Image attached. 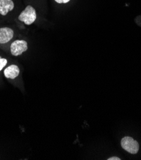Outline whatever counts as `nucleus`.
I'll use <instances>...</instances> for the list:
<instances>
[{"label": "nucleus", "mask_w": 141, "mask_h": 160, "mask_svg": "<svg viewBox=\"0 0 141 160\" xmlns=\"http://www.w3.org/2000/svg\"><path fill=\"white\" fill-rule=\"evenodd\" d=\"M36 12L35 8L31 5H27L26 8L20 13L19 20L25 24L29 26L33 24L36 20Z\"/></svg>", "instance_id": "f257e3e1"}, {"label": "nucleus", "mask_w": 141, "mask_h": 160, "mask_svg": "<svg viewBox=\"0 0 141 160\" xmlns=\"http://www.w3.org/2000/svg\"><path fill=\"white\" fill-rule=\"evenodd\" d=\"M28 49L27 42L24 40H17L13 42L10 45V52L13 56L22 55Z\"/></svg>", "instance_id": "f03ea898"}, {"label": "nucleus", "mask_w": 141, "mask_h": 160, "mask_svg": "<svg viewBox=\"0 0 141 160\" xmlns=\"http://www.w3.org/2000/svg\"><path fill=\"white\" fill-rule=\"evenodd\" d=\"M121 145L123 149L131 154H134L139 151V143L132 137H125L123 138L121 141Z\"/></svg>", "instance_id": "7ed1b4c3"}, {"label": "nucleus", "mask_w": 141, "mask_h": 160, "mask_svg": "<svg viewBox=\"0 0 141 160\" xmlns=\"http://www.w3.org/2000/svg\"><path fill=\"white\" fill-rule=\"evenodd\" d=\"M14 36L13 30L8 27L0 28V44H5L10 42Z\"/></svg>", "instance_id": "20e7f679"}, {"label": "nucleus", "mask_w": 141, "mask_h": 160, "mask_svg": "<svg viewBox=\"0 0 141 160\" xmlns=\"http://www.w3.org/2000/svg\"><path fill=\"white\" fill-rule=\"evenodd\" d=\"M15 7L12 0H0V14L5 16L8 13L13 10Z\"/></svg>", "instance_id": "39448f33"}, {"label": "nucleus", "mask_w": 141, "mask_h": 160, "mask_svg": "<svg viewBox=\"0 0 141 160\" xmlns=\"http://www.w3.org/2000/svg\"><path fill=\"white\" fill-rule=\"evenodd\" d=\"M3 73L6 78L15 79L20 74V69L17 65H11L5 69Z\"/></svg>", "instance_id": "423d86ee"}, {"label": "nucleus", "mask_w": 141, "mask_h": 160, "mask_svg": "<svg viewBox=\"0 0 141 160\" xmlns=\"http://www.w3.org/2000/svg\"><path fill=\"white\" fill-rule=\"evenodd\" d=\"M8 61L5 58H0V71H2L3 68L7 65Z\"/></svg>", "instance_id": "0eeeda50"}, {"label": "nucleus", "mask_w": 141, "mask_h": 160, "mask_svg": "<svg viewBox=\"0 0 141 160\" xmlns=\"http://www.w3.org/2000/svg\"><path fill=\"white\" fill-rule=\"evenodd\" d=\"M55 1L58 3H68L70 0H55Z\"/></svg>", "instance_id": "6e6552de"}, {"label": "nucleus", "mask_w": 141, "mask_h": 160, "mask_svg": "<svg viewBox=\"0 0 141 160\" xmlns=\"http://www.w3.org/2000/svg\"><path fill=\"white\" fill-rule=\"evenodd\" d=\"M121 159H120L118 157H111L110 158H109L108 160H120Z\"/></svg>", "instance_id": "1a4fd4ad"}]
</instances>
